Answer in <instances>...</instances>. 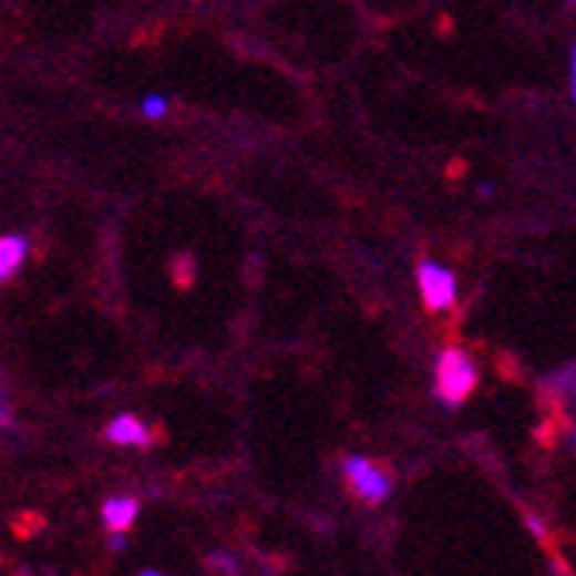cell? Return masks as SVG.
I'll use <instances>...</instances> for the list:
<instances>
[{"label": "cell", "instance_id": "obj_9", "mask_svg": "<svg viewBox=\"0 0 576 576\" xmlns=\"http://www.w3.org/2000/svg\"><path fill=\"white\" fill-rule=\"evenodd\" d=\"M0 429H14V411H11V404H8V398H4V387H0Z\"/></svg>", "mask_w": 576, "mask_h": 576}, {"label": "cell", "instance_id": "obj_2", "mask_svg": "<svg viewBox=\"0 0 576 576\" xmlns=\"http://www.w3.org/2000/svg\"><path fill=\"white\" fill-rule=\"evenodd\" d=\"M342 473H346V483H349V491L359 497V501H367V504H383L390 497V476L370 463V460H362V456H349L342 463Z\"/></svg>", "mask_w": 576, "mask_h": 576}, {"label": "cell", "instance_id": "obj_1", "mask_svg": "<svg viewBox=\"0 0 576 576\" xmlns=\"http://www.w3.org/2000/svg\"><path fill=\"white\" fill-rule=\"evenodd\" d=\"M435 390L442 404L449 408H460L470 393L476 390V367L473 359L460 349H445L439 356V367H435Z\"/></svg>", "mask_w": 576, "mask_h": 576}, {"label": "cell", "instance_id": "obj_13", "mask_svg": "<svg viewBox=\"0 0 576 576\" xmlns=\"http://www.w3.org/2000/svg\"><path fill=\"white\" fill-rule=\"evenodd\" d=\"M449 176H452V179L463 176V163H452V166H449Z\"/></svg>", "mask_w": 576, "mask_h": 576}, {"label": "cell", "instance_id": "obj_8", "mask_svg": "<svg viewBox=\"0 0 576 576\" xmlns=\"http://www.w3.org/2000/svg\"><path fill=\"white\" fill-rule=\"evenodd\" d=\"M169 111V101L166 97H148L145 104H142V114L145 117H163Z\"/></svg>", "mask_w": 576, "mask_h": 576}, {"label": "cell", "instance_id": "obj_3", "mask_svg": "<svg viewBox=\"0 0 576 576\" xmlns=\"http://www.w3.org/2000/svg\"><path fill=\"white\" fill-rule=\"evenodd\" d=\"M418 287L424 297V308L429 311H445L456 305V277L435 263H421L418 266Z\"/></svg>", "mask_w": 576, "mask_h": 576}, {"label": "cell", "instance_id": "obj_11", "mask_svg": "<svg viewBox=\"0 0 576 576\" xmlns=\"http://www.w3.org/2000/svg\"><path fill=\"white\" fill-rule=\"evenodd\" d=\"M573 63H569V86H573V104H576V45H573Z\"/></svg>", "mask_w": 576, "mask_h": 576}, {"label": "cell", "instance_id": "obj_6", "mask_svg": "<svg viewBox=\"0 0 576 576\" xmlns=\"http://www.w3.org/2000/svg\"><path fill=\"white\" fill-rule=\"evenodd\" d=\"M28 256V241L21 235H4L0 238V284H8L14 272L21 269Z\"/></svg>", "mask_w": 576, "mask_h": 576}, {"label": "cell", "instance_id": "obj_12", "mask_svg": "<svg viewBox=\"0 0 576 576\" xmlns=\"http://www.w3.org/2000/svg\"><path fill=\"white\" fill-rule=\"evenodd\" d=\"M125 545H128V542L121 538V535H114V538H111V549H114V553H125Z\"/></svg>", "mask_w": 576, "mask_h": 576}, {"label": "cell", "instance_id": "obj_10", "mask_svg": "<svg viewBox=\"0 0 576 576\" xmlns=\"http://www.w3.org/2000/svg\"><path fill=\"white\" fill-rule=\"evenodd\" d=\"M207 569H215V573H218V569H222V573H235L238 566H235L228 556H218V553H215V556H207Z\"/></svg>", "mask_w": 576, "mask_h": 576}, {"label": "cell", "instance_id": "obj_5", "mask_svg": "<svg viewBox=\"0 0 576 576\" xmlns=\"http://www.w3.org/2000/svg\"><path fill=\"white\" fill-rule=\"evenodd\" d=\"M101 518H104L107 532H114V535L128 532L138 518V501L135 497H107L101 507Z\"/></svg>", "mask_w": 576, "mask_h": 576}, {"label": "cell", "instance_id": "obj_7", "mask_svg": "<svg viewBox=\"0 0 576 576\" xmlns=\"http://www.w3.org/2000/svg\"><path fill=\"white\" fill-rule=\"evenodd\" d=\"M173 284L179 287V290H187L191 284H194V259L187 256V253H179L176 259H173Z\"/></svg>", "mask_w": 576, "mask_h": 576}, {"label": "cell", "instance_id": "obj_4", "mask_svg": "<svg viewBox=\"0 0 576 576\" xmlns=\"http://www.w3.org/2000/svg\"><path fill=\"white\" fill-rule=\"evenodd\" d=\"M107 442L114 445H135V449H148L156 442V435L145 429V421L135 418V414H117L111 424H107V432H104Z\"/></svg>", "mask_w": 576, "mask_h": 576}]
</instances>
